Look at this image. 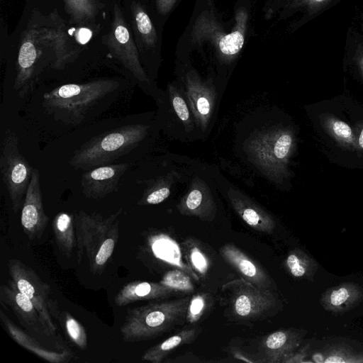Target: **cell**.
Here are the masks:
<instances>
[{
    "mask_svg": "<svg viewBox=\"0 0 363 363\" xmlns=\"http://www.w3.org/2000/svg\"><path fill=\"white\" fill-rule=\"evenodd\" d=\"M8 269L10 277L18 290L33 302L43 321L55 335L57 326L50 311V285L43 281L33 269L19 259H9Z\"/></svg>",
    "mask_w": 363,
    "mask_h": 363,
    "instance_id": "10",
    "label": "cell"
},
{
    "mask_svg": "<svg viewBox=\"0 0 363 363\" xmlns=\"http://www.w3.org/2000/svg\"><path fill=\"white\" fill-rule=\"evenodd\" d=\"M48 220L43 205L40 173L37 169H33L21 208L22 228L30 240L38 239L42 237Z\"/></svg>",
    "mask_w": 363,
    "mask_h": 363,
    "instance_id": "15",
    "label": "cell"
},
{
    "mask_svg": "<svg viewBox=\"0 0 363 363\" xmlns=\"http://www.w3.org/2000/svg\"><path fill=\"white\" fill-rule=\"evenodd\" d=\"M63 2L72 21L78 24L94 21L101 8L98 0H63Z\"/></svg>",
    "mask_w": 363,
    "mask_h": 363,
    "instance_id": "30",
    "label": "cell"
},
{
    "mask_svg": "<svg viewBox=\"0 0 363 363\" xmlns=\"http://www.w3.org/2000/svg\"><path fill=\"white\" fill-rule=\"evenodd\" d=\"M104 42L111 54L140 82L150 84L139 59L137 47L120 6L115 4L111 30Z\"/></svg>",
    "mask_w": 363,
    "mask_h": 363,
    "instance_id": "8",
    "label": "cell"
},
{
    "mask_svg": "<svg viewBox=\"0 0 363 363\" xmlns=\"http://www.w3.org/2000/svg\"><path fill=\"white\" fill-rule=\"evenodd\" d=\"M176 74L184 84L197 125L206 129L214 109L212 90L203 82L189 60L176 59Z\"/></svg>",
    "mask_w": 363,
    "mask_h": 363,
    "instance_id": "11",
    "label": "cell"
},
{
    "mask_svg": "<svg viewBox=\"0 0 363 363\" xmlns=\"http://www.w3.org/2000/svg\"><path fill=\"white\" fill-rule=\"evenodd\" d=\"M315 362H363V352H358L351 347L335 345L326 348L324 352H316L312 356Z\"/></svg>",
    "mask_w": 363,
    "mask_h": 363,
    "instance_id": "32",
    "label": "cell"
},
{
    "mask_svg": "<svg viewBox=\"0 0 363 363\" xmlns=\"http://www.w3.org/2000/svg\"><path fill=\"white\" fill-rule=\"evenodd\" d=\"M164 179L160 178L150 184L144 191L138 205L158 204L164 201L170 194V189Z\"/></svg>",
    "mask_w": 363,
    "mask_h": 363,
    "instance_id": "35",
    "label": "cell"
},
{
    "mask_svg": "<svg viewBox=\"0 0 363 363\" xmlns=\"http://www.w3.org/2000/svg\"><path fill=\"white\" fill-rule=\"evenodd\" d=\"M160 282L177 292L190 294L194 291L191 277L179 269L165 273Z\"/></svg>",
    "mask_w": 363,
    "mask_h": 363,
    "instance_id": "34",
    "label": "cell"
},
{
    "mask_svg": "<svg viewBox=\"0 0 363 363\" xmlns=\"http://www.w3.org/2000/svg\"><path fill=\"white\" fill-rule=\"evenodd\" d=\"M181 213L199 217L203 220H211L216 214L212 200L199 188H194L182 200L179 206Z\"/></svg>",
    "mask_w": 363,
    "mask_h": 363,
    "instance_id": "26",
    "label": "cell"
},
{
    "mask_svg": "<svg viewBox=\"0 0 363 363\" xmlns=\"http://www.w3.org/2000/svg\"><path fill=\"white\" fill-rule=\"evenodd\" d=\"M184 249L191 269L199 277H204L210 267V260L201 244L194 238H187L184 242Z\"/></svg>",
    "mask_w": 363,
    "mask_h": 363,
    "instance_id": "31",
    "label": "cell"
},
{
    "mask_svg": "<svg viewBox=\"0 0 363 363\" xmlns=\"http://www.w3.org/2000/svg\"><path fill=\"white\" fill-rule=\"evenodd\" d=\"M257 0H236L230 19L215 0H196L184 31L179 38L176 59L190 60L194 54L223 74L230 72L254 34L253 9Z\"/></svg>",
    "mask_w": 363,
    "mask_h": 363,
    "instance_id": "1",
    "label": "cell"
},
{
    "mask_svg": "<svg viewBox=\"0 0 363 363\" xmlns=\"http://www.w3.org/2000/svg\"><path fill=\"white\" fill-rule=\"evenodd\" d=\"M183 0H152L154 12L162 28L171 13Z\"/></svg>",
    "mask_w": 363,
    "mask_h": 363,
    "instance_id": "38",
    "label": "cell"
},
{
    "mask_svg": "<svg viewBox=\"0 0 363 363\" xmlns=\"http://www.w3.org/2000/svg\"><path fill=\"white\" fill-rule=\"evenodd\" d=\"M229 199L235 212L252 228L261 233L273 232L274 220L252 200L237 191L230 192Z\"/></svg>",
    "mask_w": 363,
    "mask_h": 363,
    "instance_id": "22",
    "label": "cell"
},
{
    "mask_svg": "<svg viewBox=\"0 0 363 363\" xmlns=\"http://www.w3.org/2000/svg\"><path fill=\"white\" fill-rule=\"evenodd\" d=\"M201 331L199 327L184 328L147 350L141 359L152 363H161L177 347L193 342Z\"/></svg>",
    "mask_w": 363,
    "mask_h": 363,
    "instance_id": "25",
    "label": "cell"
},
{
    "mask_svg": "<svg viewBox=\"0 0 363 363\" xmlns=\"http://www.w3.org/2000/svg\"><path fill=\"white\" fill-rule=\"evenodd\" d=\"M0 319L5 330L16 343L43 360L50 363H62L72 357V354L68 350L55 352L41 345L37 340L17 326L1 310Z\"/></svg>",
    "mask_w": 363,
    "mask_h": 363,
    "instance_id": "20",
    "label": "cell"
},
{
    "mask_svg": "<svg viewBox=\"0 0 363 363\" xmlns=\"http://www.w3.org/2000/svg\"><path fill=\"white\" fill-rule=\"evenodd\" d=\"M220 253L241 274L242 278L259 288L274 290V284L264 269L235 245L227 243L223 245Z\"/></svg>",
    "mask_w": 363,
    "mask_h": 363,
    "instance_id": "17",
    "label": "cell"
},
{
    "mask_svg": "<svg viewBox=\"0 0 363 363\" xmlns=\"http://www.w3.org/2000/svg\"><path fill=\"white\" fill-rule=\"evenodd\" d=\"M212 297L209 294L201 293L191 297L186 311L187 323H196L207 312L212 305Z\"/></svg>",
    "mask_w": 363,
    "mask_h": 363,
    "instance_id": "36",
    "label": "cell"
},
{
    "mask_svg": "<svg viewBox=\"0 0 363 363\" xmlns=\"http://www.w3.org/2000/svg\"><path fill=\"white\" fill-rule=\"evenodd\" d=\"M190 296L129 308L120 328L125 342L155 339L186 322Z\"/></svg>",
    "mask_w": 363,
    "mask_h": 363,
    "instance_id": "2",
    "label": "cell"
},
{
    "mask_svg": "<svg viewBox=\"0 0 363 363\" xmlns=\"http://www.w3.org/2000/svg\"><path fill=\"white\" fill-rule=\"evenodd\" d=\"M273 291L255 286L243 278L223 285L220 302L225 315L233 321H256L274 315L281 303Z\"/></svg>",
    "mask_w": 363,
    "mask_h": 363,
    "instance_id": "5",
    "label": "cell"
},
{
    "mask_svg": "<svg viewBox=\"0 0 363 363\" xmlns=\"http://www.w3.org/2000/svg\"><path fill=\"white\" fill-rule=\"evenodd\" d=\"M233 357L238 359H240V360H242V361H245V362H255L254 360H252V359H247L246 357H245L244 355H242L240 352H233Z\"/></svg>",
    "mask_w": 363,
    "mask_h": 363,
    "instance_id": "40",
    "label": "cell"
},
{
    "mask_svg": "<svg viewBox=\"0 0 363 363\" xmlns=\"http://www.w3.org/2000/svg\"><path fill=\"white\" fill-rule=\"evenodd\" d=\"M303 333L295 329L274 331L264 337L261 344L264 353L262 362H284L301 343Z\"/></svg>",
    "mask_w": 363,
    "mask_h": 363,
    "instance_id": "18",
    "label": "cell"
},
{
    "mask_svg": "<svg viewBox=\"0 0 363 363\" xmlns=\"http://www.w3.org/2000/svg\"><path fill=\"white\" fill-rule=\"evenodd\" d=\"M52 229L60 252L69 257L77 246L74 216L65 212L57 213L52 221Z\"/></svg>",
    "mask_w": 363,
    "mask_h": 363,
    "instance_id": "27",
    "label": "cell"
},
{
    "mask_svg": "<svg viewBox=\"0 0 363 363\" xmlns=\"http://www.w3.org/2000/svg\"><path fill=\"white\" fill-rule=\"evenodd\" d=\"M118 86V82L110 79L61 85L44 94L43 106L55 120L77 125L92 106Z\"/></svg>",
    "mask_w": 363,
    "mask_h": 363,
    "instance_id": "3",
    "label": "cell"
},
{
    "mask_svg": "<svg viewBox=\"0 0 363 363\" xmlns=\"http://www.w3.org/2000/svg\"><path fill=\"white\" fill-rule=\"evenodd\" d=\"M177 293L160 282L135 281L121 289L114 298V303L122 307L140 301L164 299Z\"/></svg>",
    "mask_w": 363,
    "mask_h": 363,
    "instance_id": "21",
    "label": "cell"
},
{
    "mask_svg": "<svg viewBox=\"0 0 363 363\" xmlns=\"http://www.w3.org/2000/svg\"><path fill=\"white\" fill-rule=\"evenodd\" d=\"M50 311L52 317H57L72 342L79 349L87 347V335L85 328L69 312H61L56 302L50 300Z\"/></svg>",
    "mask_w": 363,
    "mask_h": 363,
    "instance_id": "28",
    "label": "cell"
},
{
    "mask_svg": "<svg viewBox=\"0 0 363 363\" xmlns=\"http://www.w3.org/2000/svg\"><path fill=\"white\" fill-rule=\"evenodd\" d=\"M119 238L118 221L111 229L108 236L99 248L94 259L89 263L93 274H101L111 257Z\"/></svg>",
    "mask_w": 363,
    "mask_h": 363,
    "instance_id": "33",
    "label": "cell"
},
{
    "mask_svg": "<svg viewBox=\"0 0 363 363\" xmlns=\"http://www.w3.org/2000/svg\"><path fill=\"white\" fill-rule=\"evenodd\" d=\"M0 301L11 309L20 323L30 333L42 337L53 335L33 302L18 290L11 279L7 285L1 286Z\"/></svg>",
    "mask_w": 363,
    "mask_h": 363,
    "instance_id": "13",
    "label": "cell"
},
{
    "mask_svg": "<svg viewBox=\"0 0 363 363\" xmlns=\"http://www.w3.org/2000/svg\"><path fill=\"white\" fill-rule=\"evenodd\" d=\"M292 145L290 134L269 130L255 137L250 144L253 159L263 168L272 172L288 156Z\"/></svg>",
    "mask_w": 363,
    "mask_h": 363,
    "instance_id": "14",
    "label": "cell"
},
{
    "mask_svg": "<svg viewBox=\"0 0 363 363\" xmlns=\"http://www.w3.org/2000/svg\"><path fill=\"white\" fill-rule=\"evenodd\" d=\"M359 145L361 146V147L363 148V129L359 135Z\"/></svg>",
    "mask_w": 363,
    "mask_h": 363,
    "instance_id": "41",
    "label": "cell"
},
{
    "mask_svg": "<svg viewBox=\"0 0 363 363\" xmlns=\"http://www.w3.org/2000/svg\"><path fill=\"white\" fill-rule=\"evenodd\" d=\"M131 11L135 29L145 52L160 59L161 48L160 28L156 26L143 4L134 1Z\"/></svg>",
    "mask_w": 363,
    "mask_h": 363,
    "instance_id": "23",
    "label": "cell"
},
{
    "mask_svg": "<svg viewBox=\"0 0 363 363\" xmlns=\"http://www.w3.org/2000/svg\"><path fill=\"white\" fill-rule=\"evenodd\" d=\"M148 129L144 124H129L95 136L74 152L69 163L74 169L86 171L111 164L136 147Z\"/></svg>",
    "mask_w": 363,
    "mask_h": 363,
    "instance_id": "4",
    "label": "cell"
},
{
    "mask_svg": "<svg viewBox=\"0 0 363 363\" xmlns=\"http://www.w3.org/2000/svg\"><path fill=\"white\" fill-rule=\"evenodd\" d=\"M128 169V164L111 163L86 170L81 179L84 195L91 199L104 198L117 189L121 177Z\"/></svg>",
    "mask_w": 363,
    "mask_h": 363,
    "instance_id": "16",
    "label": "cell"
},
{
    "mask_svg": "<svg viewBox=\"0 0 363 363\" xmlns=\"http://www.w3.org/2000/svg\"><path fill=\"white\" fill-rule=\"evenodd\" d=\"M285 264L289 272L296 278L311 279L318 269V263L299 249L291 250Z\"/></svg>",
    "mask_w": 363,
    "mask_h": 363,
    "instance_id": "29",
    "label": "cell"
},
{
    "mask_svg": "<svg viewBox=\"0 0 363 363\" xmlns=\"http://www.w3.org/2000/svg\"><path fill=\"white\" fill-rule=\"evenodd\" d=\"M333 130L335 135L342 139L348 140L352 136V130L350 126L342 121H335L333 123Z\"/></svg>",
    "mask_w": 363,
    "mask_h": 363,
    "instance_id": "39",
    "label": "cell"
},
{
    "mask_svg": "<svg viewBox=\"0 0 363 363\" xmlns=\"http://www.w3.org/2000/svg\"><path fill=\"white\" fill-rule=\"evenodd\" d=\"M169 91L172 105L177 117L186 128H192L189 110L185 100L174 85L169 84Z\"/></svg>",
    "mask_w": 363,
    "mask_h": 363,
    "instance_id": "37",
    "label": "cell"
},
{
    "mask_svg": "<svg viewBox=\"0 0 363 363\" xmlns=\"http://www.w3.org/2000/svg\"><path fill=\"white\" fill-rule=\"evenodd\" d=\"M363 301V288L354 282H343L328 289L320 297L323 308L333 314H342Z\"/></svg>",
    "mask_w": 363,
    "mask_h": 363,
    "instance_id": "19",
    "label": "cell"
},
{
    "mask_svg": "<svg viewBox=\"0 0 363 363\" xmlns=\"http://www.w3.org/2000/svg\"><path fill=\"white\" fill-rule=\"evenodd\" d=\"M55 23L46 26L49 47L52 48L55 57L52 67L62 69L72 62L77 56L76 52L69 44V38L65 31V23L60 18L57 12L52 13Z\"/></svg>",
    "mask_w": 363,
    "mask_h": 363,
    "instance_id": "24",
    "label": "cell"
},
{
    "mask_svg": "<svg viewBox=\"0 0 363 363\" xmlns=\"http://www.w3.org/2000/svg\"><path fill=\"white\" fill-rule=\"evenodd\" d=\"M337 0H266L262 12L267 20L289 22L287 30L293 33L312 18L334 6ZM339 1V0H338Z\"/></svg>",
    "mask_w": 363,
    "mask_h": 363,
    "instance_id": "12",
    "label": "cell"
},
{
    "mask_svg": "<svg viewBox=\"0 0 363 363\" xmlns=\"http://www.w3.org/2000/svg\"><path fill=\"white\" fill-rule=\"evenodd\" d=\"M122 209L104 217L99 213H87L79 211L74 215L77 238V257L79 263L85 257L91 263L99 248L118 221Z\"/></svg>",
    "mask_w": 363,
    "mask_h": 363,
    "instance_id": "7",
    "label": "cell"
},
{
    "mask_svg": "<svg viewBox=\"0 0 363 363\" xmlns=\"http://www.w3.org/2000/svg\"><path fill=\"white\" fill-rule=\"evenodd\" d=\"M0 169L14 213L23 207L33 168L20 153L18 138L7 129L1 144Z\"/></svg>",
    "mask_w": 363,
    "mask_h": 363,
    "instance_id": "6",
    "label": "cell"
},
{
    "mask_svg": "<svg viewBox=\"0 0 363 363\" xmlns=\"http://www.w3.org/2000/svg\"><path fill=\"white\" fill-rule=\"evenodd\" d=\"M48 44L45 27L34 26L23 33L13 84V88L18 92L19 96H25L32 88L43 48Z\"/></svg>",
    "mask_w": 363,
    "mask_h": 363,
    "instance_id": "9",
    "label": "cell"
}]
</instances>
